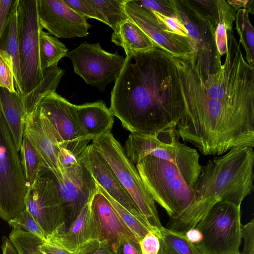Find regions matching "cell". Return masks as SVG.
Returning a JSON list of instances; mask_svg holds the SVG:
<instances>
[{
	"label": "cell",
	"mask_w": 254,
	"mask_h": 254,
	"mask_svg": "<svg viewBox=\"0 0 254 254\" xmlns=\"http://www.w3.org/2000/svg\"><path fill=\"white\" fill-rule=\"evenodd\" d=\"M225 62L205 81L189 60L173 58L184 110L180 137L204 155L254 147V68L245 60L232 30L227 32Z\"/></svg>",
	"instance_id": "obj_1"
},
{
	"label": "cell",
	"mask_w": 254,
	"mask_h": 254,
	"mask_svg": "<svg viewBox=\"0 0 254 254\" xmlns=\"http://www.w3.org/2000/svg\"><path fill=\"white\" fill-rule=\"evenodd\" d=\"M109 109L132 133L149 135L176 127L184 103L173 57L159 47L127 55Z\"/></svg>",
	"instance_id": "obj_2"
},
{
	"label": "cell",
	"mask_w": 254,
	"mask_h": 254,
	"mask_svg": "<svg viewBox=\"0 0 254 254\" xmlns=\"http://www.w3.org/2000/svg\"><path fill=\"white\" fill-rule=\"evenodd\" d=\"M253 148L238 147L220 157L209 160L202 167L189 205L170 217L166 228L184 234L195 227L210 209L220 201L240 205L254 190Z\"/></svg>",
	"instance_id": "obj_3"
},
{
	"label": "cell",
	"mask_w": 254,
	"mask_h": 254,
	"mask_svg": "<svg viewBox=\"0 0 254 254\" xmlns=\"http://www.w3.org/2000/svg\"><path fill=\"white\" fill-rule=\"evenodd\" d=\"M155 202L170 217L183 212L193 196V189L172 163L146 155L130 160Z\"/></svg>",
	"instance_id": "obj_4"
},
{
	"label": "cell",
	"mask_w": 254,
	"mask_h": 254,
	"mask_svg": "<svg viewBox=\"0 0 254 254\" xmlns=\"http://www.w3.org/2000/svg\"><path fill=\"white\" fill-rule=\"evenodd\" d=\"M123 148L130 160L150 155L172 163L194 190L202 167L199 154L180 141L176 127L149 135L131 133Z\"/></svg>",
	"instance_id": "obj_5"
},
{
	"label": "cell",
	"mask_w": 254,
	"mask_h": 254,
	"mask_svg": "<svg viewBox=\"0 0 254 254\" xmlns=\"http://www.w3.org/2000/svg\"><path fill=\"white\" fill-rule=\"evenodd\" d=\"M178 19L186 28L192 50L190 60L198 76L205 81L221 66L215 41L216 28L195 0H174Z\"/></svg>",
	"instance_id": "obj_6"
},
{
	"label": "cell",
	"mask_w": 254,
	"mask_h": 254,
	"mask_svg": "<svg viewBox=\"0 0 254 254\" xmlns=\"http://www.w3.org/2000/svg\"><path fill=\"white\" fill-rule=\"evenodd\" d=\"M92 145L104 158L129 194L152 230L160 237L162 225L155 202L149 194L135 165L111 132L93 140Z\"/></svg>",
	"instance_id": "obj_7"
},
{
	"label": "cell",
	"mask_w": 254,
	"mask_h": 254,
	"mask_svg": "<svg viewBox=\"0 0 254 254\" xmlns=\"http://www.w3.org/2000/svg\"><path fill=\"white\" fill-rule=\"evenodd\" d=\"M18 152L0 104V218L6 222L25 209L28 185Z\"/></svg>",
	"instance_id": "obj_8"
},
{
	"label": "cell",
	"mask_w": 254,
	"mask_h": 254,
	"mask_svg": "<svg viewBox=\"0 0 254 254\" xmlns=\"http://www.w3.org/2000/svg\"><path fill=\"white\" fill-rule=\"evenodd\" d=\"M241 206L230 201L216 203L195 226L203 240L195 246L201 254H240Z\"/></svg>",
	"instance_id": "obj_9"
},
{
	"label": "cell",
	"mask_w": 254,
	"mask_h": 254,
	"mask_svg": "<svg viewBox=\"0 0 254 254\" xmlns=\"http://www.w3.org/2000/svg\"><path fill=\"white\" fill-rule=\"evenodd\" d=\"M41 30L37 15V0H19L18 33L22 97L33 90L43 79L39 46Z\"/></svg>",
	"instance_id": "obj_10"
},
{
	"label": "cell",
	"mask_w": 254,
	"mask_h": 254,
	"mask_svg": "<svg viewBox=\"0 0 254 254\" xmlns=\"http://www.w3.org/2000/svg\"><path fill=\"white\" fill-rule=\"evenodd\" d=\"M66 57L71 60L76 74L102 92L117 78L125 61L117 51L111 53L104 50L99 42L90 44L86 41L68 51Z\"/></svg>",
	"instance_id": "obj_11"
},
{
	"label": "cell",
	"mask_w": 254,
	"mask_h": 254,
	"mask_svg": "<svg viewBox=\"0 0 254 254\" xmlns=\"http://www.w3.org/2000/svg\"><path fill=\"white\" fill-rule=\"evenodd\" d=\"M25 209L41 228L46 240L63 232L66 226L64 210L54 179L42 173L27 189Z\"/></svg>",
	"instance_id": "obj_12"
},
{
	"label": "cell",
	"mask_w": 254,
	"mask_h": 254,
	"mask_svg": "<svg viewBox=\"0 0 254 254\" xmlns=\"http://www.w3.org/2000/svg\"><path fill=\"white\" fill-rule=\"evenodd\" d=\"M125 10L129 20L136 25L158 47L173 57L190 60L192 50L189 37L178 34L161 20L153 10L127 0Z\"/></svg>",
	"instance_id": "obj_13"
},
{
	"label": "cell",
	"mask_w": 254,
	"mask_h": 254,
	"mask_svg": "<svg viewBox=\"0 0 254 254\" xmlns=\"http://www.w3.org/2000/svg\"><path fill=\"white\" fill-rule=\"evenodd\" d=\"M38 106L58 133L61 147L78 158L90 140L81 129L75 105L53 91L48 94Z\"/></svg>",
	"instance_id": "obj_14"
},
{
	"label": "cell",
	"mask_w": 254,
	"mask_h": 254,
	"mask_svg": "<svg viewBox=\"0 0 254 254\" xmlns=\"http://www.w3.org/2000/svg\"><path fill=\"white\" fill-rule=\"evenodd\" d=\"M38 21L42 29L60 38L84 37L91 26L64 0H36Z\"/></svg>",
	"instance_id": "obj_15"
},
{
	"label": "cell",
	"mask_w": 254,
	"mask_h": 254,
	"mask_svg": "<svg viewBox=\"0 0 254 254\" xmlns=\"http://www.w3.org/2000/svg\"><path fill=\"white\" fill-rule=\"evenodd\" d=\"M55 181L64 212L66 229L82 207L92 200L96 184L80 161L66 169L62 177Z\"/></svg>",
	"instance_id": "obj_16"
},
{
	"label": "cell",
	"mask_w": 254,
	"mask_h": 254,
	"mask_svg": "<svg viewBox=\"0 0 254 254\" xmlns=\"http://www.w3.org/2000/svg\"><path fill=\"white\" fill-rule=\"evenodd\" d=\"M24 135L35 147L55 180L61 179L59 156L61 141L40 106L25 116Z\"/></svg>",
	"instance_id": "obj_17"
},
{
	"label": "cell",
	"mask_w": 254,
	"mask_h": 254,
	"mask_svg": "<svg viewBox=\"0 0 254 254\" xmlns=\"http://www.w3.org/2000/svg\"><path fill=\"white\" fill-rule=\"evenodd\" d=\"M78 158L95 183L107 194L139 220L147 223L110 166L91 144L84 148Z\"/></svg>",
	"instance_id": "obj_18"
},
{
	"label": "cell",
	"mask_w": 254,
	"mask_h": 254,
	"mask_svg": "<svg viewBox=\"0 0 254 254\" xmlns=\"http://www.w3.org/2000/svg\"><path fill=\"white\" fill-rule=\"evenodd\" d=\"M91 208L96 227L97 240L106 244L114 251L121 239H137L97 187L91 201Z\"/></svg>",
	"instance_id": "obj_19"
},
{
	"label": "cell",
	"mask_w": 254,
	"mask_h": 254,
	"mask_svg": "<svg viewBox=\"0 0 254 254\" xmlns=\"http://www.w3.org/2000/svg\"><path fill=\"white\" fill-rule=\"evenodd\" d=\"M91 201L82 207L65 230L47 241H52L73 254L91 241L97 240V230Z\"/></svg>",
	"instance_id": "obj_20"
},
{
	"label": "cell",
	"mask_w": 254,
	"mask_h": 254,
	"mask_svg": "<svg viewBox=\"0 0 254 254\" xmlns=\"http://www.w3.org/2000/svg\"><path fill=\"white\" fill-rule=\"evenodd\" d=\"M81 129L90 141L111 132L114 116L102 100L75 105Z\"/></svg>",
	"instance_id": "obj_21"
},
{
	"label": "cell",
	"mask_w": 254,
	"mask_h": 254,
	"mask_svg": "<svg viewBox=\"0 0 254 254\" xmlns=\"http://www.w3.org/2000/svg\"><path fill=\"white\" fill-rule=\"evenodd\" d=\"M18 2L19 0H14L10 11L5 28L0 39V53L7 57L11 62L15 90L22 97L18 33Z\"/></svg>",
	"instance_id": "obj_22"
},
{
	"label": "cell",
	"mask_w": 254,
	"mask_h": 254,
	"mask_svg": "<svg viewBox=\"0 0 254 254\" xmlns=\"http://www.w3.org/2000/svg\"><path fill=\"white\" fill-rule=\"evenodd\" d=\"M0 104L3 116L18 152L24 135L25 113L21 97L0 87Z\"/></svg>",
	"instance_id": "obj_23"
},
{
	"label": "cell",
	"mask_w": 254,
	"mask_h": 254,
	"mask_svg": "<svg viewBox=\"0 0 254 254\" xmlns=\"http://www.w3.org/2000/svg\"><path fill=\"white\" fill-rule=\"evenodd\" d=\"M111 41L122 47L127 55L145 51L157 46L136 25L128 20L120 27L118 32H113Z\"/></svg>",
	"instance_id": "obj_24"
},
{
	"label": "cell",
	"mask_w": 254,
	"mask_h": 254,
	"mask_svg": "<svg viewBox=\"0 0 254 254\" xmlns=\"http://www.w3.org/2000/svg\"><path fill=\"white\" fill-rule=\"evenodd\" d=\"M64 71L58 66L50 67L43 71V79L33 90L21 97L25 117L33 112L42 100L49 93L56 91Z\"/></svg>",
	"instance_id": "obj_25"
},
{
	"label": "cell",
	"mask_w": 254,
	"mask_h": 254,
	"mask_svg": "<svg viewBox=\"0 0 254 254\" xmlns=\"http://www.w3.org/2000/svg\"><path fill=\"white\" fill-rule=\"evenodd\" d=\"M97 20L109 26L114 33L129 20L125 10L127 0H87Z\"/></svg>",
	"instance_id": "obj_26"
},
{
	"label": "cell",
	"mask_w": 254,
	"mask_h": 254,
	"mask_svg": "<svg viewBox=\"0 0 254 254\" xmlns=\"http://www.w3.org/2000/svg\"><path fill=\"white\" fill-rule=\"evenodd\" d=\"M39 46L40 65L43 71L58 66V62L66 56L68 49L58 38L41 30L39 33Z\"/></svg>",
	"instance_id": "obj_27"
},
{
	"label": "cell",
	"mask_w": 254,
	"mask_h": 254,
	"mask_svg": "<svg viewBox=\"0 0 254 254\" xmlns=\"http://www.w3.org/2000/svg\"><path fill=\"white\" fill-rule=\"evenodd\" d=\"M19 152L28 188L42 173L46 167L40 155L25 135H23Z\"/></svg>",
	"instance_id": "obj_28"
},
{
	"label": "cell",
	"mask_w": 254,
	"mask_h": 254,
	"mask_svg": "<svg viewBox=\"0 0 254 254\" xmlns=\"http://www.w3.org/2000/svg\"><path fill=\"white\" fill-rule=\"evenodd\" d=\"M159 254H201L184 234L163 227L160 232Z\"/></svg>",
	"instance_id": "obj_29"
},
{
	"label": "cell",
	"mask_w": 254,
	"mask_h": 254,
	"mask_svg": "<svg viewBox=\"0 0 254 254\" xmlns=\"http://www.w3.org/2000/svg\"><path fill=\"white\" fill-rule=\"evenodd\" d=\"M209 16L216 29L218 24L224 22L228 31L232 30L237 10L225 0H195Z\"/></svg>",
	"instance_id": "obj_30"
},
{
	"label": "cell",
	"mask_w": 254,
	"mask_h": 254,
	"mask_svg": "<svg viewBox=\"0 0 254 254\" xmlns=\"http://www.w3.org/2000/svg\"><path fill=\"white\" fill-rule=\"evenodd\" d=\"M236 29L241 43L245 51L247 63L254 68V29L249 17V12L241 8L236 12Z\"/></svg>",
	"instance_id": "obj_31"
},
{
	"label": "cell",
	"mask_w": 254,
	"mask_h": 254,
	"mask_svg": "<svg viewBox=\"0 0 254 254\" xmlns=\"http://www.w3.org/2000/svg\"><path fill=\"white\" fill-rule=\"evenodd\" d=\"M98 190L111 203L124 224L135 236L139 242L150 231H153L149 225L143 222L112 198L97 184ZM154 232V231H153ZM155 233V232H154Z\"/></svg>",
	"instance_id": "obj_32"
},
{
	"label": "cell",
	"mask_w": 254,
	"mask_h": 254,
	"mask_svg": "<svg viewBox=\"0 0 254 254\" xmlns=\"http://www.w3.org/2000/svg\"><path fill=\"white\" fill-rule=\"evenodd\" d=\"M8 239L19 254H43L39 247L46 240L25 231L12 229Z\"/></svg>",
	"instance_id": "obj_33"
},
{
	"label": "cell",
	"mask_w": 254,
	"mask_h": 254,
	"mask_svg": "<svg viewBox=\"0 0 254 254\" xmlns=\"http://www.w3.org/2000/svg\"><path fill=\"white\" fill-rule=\"evenodd\" d=\"M7 222L12 229L25 231L46 240L40 226L31 213L26 209Z\"/></svg>",
	"instance_id": "obj_34"
},
{
	"label": "cell",
	"mask_w": 254,
	"mask_h": 254,
	"mask_svg": "<svg viewBox=\"0 0 254 254\" xmlns=\"http://www.w3.org/2000/svg\"><path fill=\"white\" fill-rule=\"evenodd\" d=\"M138 4L165 16L178 18L174 0H134Z\"/></svg>",
	"instance_id": "obj_35"
},
{
	"label": "cell",
	"mask_w": 254,
	"mask_h": 254,
	"mask_svg": "<svg viewBox=\"0 0 254 254\" xmlns=\"http://www.w3.org/2000/svg\"><path fill=\"white\" fill-rule=\"evenodd\" d=\"M0 87L6 88L12 92H16L11 62L7 57L0 53Z\"/></svg>",
	"instance_id": "obj_36"
},
{
	"label": "cell",
	"mask_w": 254,
	"mask_h": 254,
	"mask_svg": "<svg viewBox=\"0 0 254 254\" xmlns=\"http://www.w3.org/2000/svg\"><path fill=\"white\" fill-rule=\"evenodd\" d=\"M141 254H159L160 240L153 231L148 232L139 242Z\"/></svg>",
	"instance_id": "obj_37"
},
{
	"label": "cell",
	"mask_w": 254,
	"mask_h": 254,
	"mask_svg": "<svg viewBox=\"0 0 254 254\" xmlns=\"http://www.w3.org/2000/svg\"><path fill=\"white\" fill-rule=\"evenodd\" d=\"M73 254H115V251L106 244L98 240L88 242Z\"/></svg>",
	"instance_id": "obj_38"
},
{
	"label": "cell",
	"mask_w": 254,
	"mask_h": 254,
	"mask_svg": "<svg viewBox=\"0 0 254 254\" xmlns=\"http://www.w3.org/2000/svg\"><path fill=\"white\" fill-rule=\"evenodd\" d=\"M241 237L244 240V248L240 254H254V219L242 225Z\"/></svg>",
	"instance_id": "obj_39"
},
{
	"label": "cell",
	"mask_w": 254,
	"mask_h": 254,
	"mask_svg": "<svg viewBox=\"0 0 254 254\" xmlns=\"http://www.w3.org/2000/svg\"><path fill=\"white\" fill-rule=\"evenodd\" d=\"M64 1L80 15L86 19L97 20L95 13L87 0H64Z\"/></svg>",
	"instance_id": "obj_40"
},
{
	"label": "cell",
	"mask_w": 254,
	"mask_h": 254,
	"mask_svg": "<svg viewBox=\"0 0 254 254\" xmlns=\"http://www.w3.org/2000/svg\"><path fill=\"white\" fill-rule=\"evenodd\" d=\"M115 254H141L139 241L134 238L121 239L115 251Z\"/></svg>",
	"instance_id": "obj_41"
},
{
	"label": "cell",
	"mask_w": 254,
	"mask_h": 254,
	"mask_svg": "<svg viewBox=\"0 0 254 254\" xmlns=\"http://www.w3.org/2000/svg\"><path fill=\"white\" fill-rule=\"evenodd\" d=\"M79 162L78 158L71 151L64 147H61L59 163L62 176L66 169L77 164Z\"/></svg>",
	"instance_id": "obj_42"
},
{
	"label": "cell",
	"mask_w": 254,
	"mask_h": 254,
	"mask_svg": "<svg viewBox=\"0 0 254 254\" xmlns=\"http://www.w3.org/2000/svg\"><path fill=\"white\" fill-rule=\"evenodd\" d=\"M227 27L224 22L219 23L215 30L216 44L220 57L223 56L227 52Z\"/></svg>",
	"instance_id": "obj_43"
},
{
	"label": "cell",
	"mask_w": 254,
	"mask_h": 254,
	"mask_svg": "<svg viewBox=\"0 0 254 254\" xmlns=\"http://www.w3.org/2000/svg\"><path fill=\"white\" fill-rule=\"evenodd\" d=\"M14 0H0V39L5 28Z\"/></svg>",
	"instance_id": "obj_44"
},
{
	"label": "cell",
	"mask_w": 254,
	"mask_h": 254,
	"mask_svg": "<svg viewBox=\"0 0 254 254\" xmlns=\"http://www.w3.org/2000/svg\"><path fill=\"white\" fill-rule=\"evenodd\" d=\"M43 254H73L63 247L50 241H46L40 247Z\"/></svg>",
	"instance_id": "obj_45"
},
{
	"label": "cell",
	"mask_w": 254,
	"mask_h": 254,
	"mask_svg": "<svg viewBox=\"0 0 254 254\" xmlns=\"http://www.w3.org/2000/svg\"><path fill=\"white\" fill-rule=\"evenodd\" d=\"M227 2L237 11L241 8L246 9L249 13L252 14L254 12V0H229Z\"/></svg>",
	"instance_id": "obj_46"
},
{
	"label": "cell",
	"mask_w": 254,
	"mask_h": 254,
	"mask_svg": "<svg viewBox=\"0 0 254 254\" xmlns=\"http://www.w3.org/2000/svg\"><path fill=\"white\" fill-rule=\"evenodd\" d=\"M184 235L194 246L199 244L203 240L202 233L195 227L188 230Z\"/></svg>",
	"instance_id": "obj_47"
},
{
	"label": "cell",
	"mask_w": 254,
	"mask_h": 254,
	"mask_svg": "<svg viewBox=\"0 0 254 254\" xmlns=\"http://www.w3.org/2000/svg\"><path fill=\"white\" fill-rule=\"evenodd\" d=\"M2 254H19L10 240L4 236L2 238Z\"/></svg>",
	"instance_id": "obj_48"
}]
</instances>
